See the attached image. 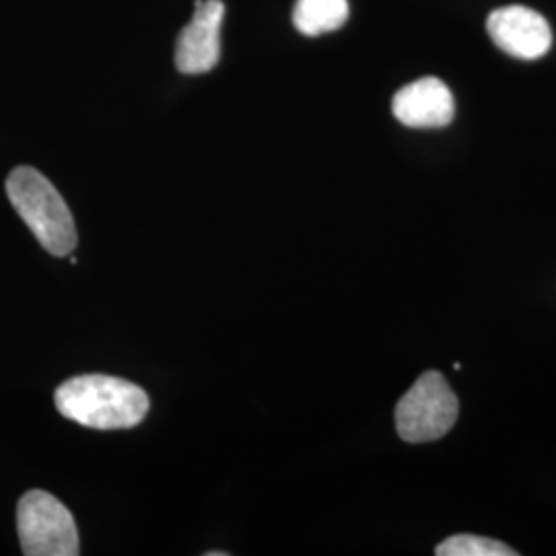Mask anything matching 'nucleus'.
Instances as JSON below:
<instances>
[{
    "label": "nucleus",
    "mask_w": 556,
    "mask_h": 556,
    "mask_svg": "<svg viewBox=\"0 0 556 556\" xmlns=\"http://www.w3.org/2000/svg\"><path fill=\"white\" fill-rule=\"evenodd\" d=\"M60 415L98 431L132 429L149 413L147 392L132 381L112 376L68 379L54 394Z\"/></svg>",
    "instance_id": "nucleus-1"
},
{
    "label": "nucleus",
    "mask_w": 556,
    "mask_h": 556,
    "mask_svg": "<svg viewBox=\"0 0 556 556\" xmlns=\"http://www.w3.org/2000/svg\"><path fill=\"white\" fill-rule=\"evenodd\" d=\"M7 197L46 252L62 258L77 248L73 213L52 181L38 169L15 167L7 178Z\"/></svg>",
    "instance_id": "nucleus-2"
},
{
    "label": "nucleus",
    "mask_w": 556,
    "mask_h": 556,
    "mask_svg": "<svg viewBox=\"0 0 556 556\" xmlns=\"http://www.w3.org/2000/svg\"><path fill=\"white\" fill-rule=\"evenodd\" d=\"M457 415L459 402L447 379L439 371H427L397 402V435L408 443L435 441L450 433Z\"/></svg>",
    "instance_id": "nucleus-3"
},
{
    "label": "nucleus",
    "mask_w": 556,
    "mask_h": 556,
    "mask_svg": "<svg viewBox=\"0 0 556 556\" xmlns=\"http://www.w3.org/2000/svg\"><path fill=\"white\" fill-rule=\"evenodd\" d=\"M17 532L23 555H79L75 517L64 503L46 491H29L20 498Z\"/></svg>",
    "instance_id": "nucleus-4"
},
{
    "label": "nucleus",
    "mask_w": 556,
    "mask_h": 556,
    "mask_svg": "<svg viewBox=\"0 0 556 556\" xmlns=\"http://www.w3.org/2000/svg\"><path fill=\"white\" fill-rule=\"evenodd\" d=\"M225 17L223 0H197L194 15L181 29L176 43V66L184 75H202L220 59V25Z\"/></svg>",
    "instance_id": "nucleus-5"
},
{
    "label": "nucleus",
    "mask_w": 556,
    "mask_h": 556,
    "mask_svg": "<svg viewBox=\"0 0 556 556\" xmlns=\"http://www.w3.org/2000/svg\"><path fill=\"white\" fill-rule=\"evenodd\" d=\"M486 31L498 48L521 60L544 56L553 46V29L548 21L528 7H503L489 15Z\"/></svg>",
    "instance_id": "nucleus-6"
},
{
    "label": "nucleus",
    "mask_w": 556,
    "mask_h": 556,
    "mask_svg": "<svg viewBox=\"0 0 556 556\" xmlns=\"http://www.w3.org/2000/svg\"><path fill=\"white\" fill-rule=\"evenodd\" d=\"M392 112L408 128H443L456 116V101L443 80L425 77L397 91Z\"/></svg>",
    "instance_id": "nucleus-7"
},
{
    "label": "nucleus",
    "mask_w": 556,
    "mask_h": 556,
    "mask_svg": "<svg viewBox=\"0 0 556 556\" xmlns=\"http://www.w3.org/2000/svg\"><path fill=\"white\" fill-rule=\"evenodd\" d=\"M349 20V0H298L293 23L303 36L337 31Z\"/></svg>",
    "instance_id": "nucleus-8"
},
{
    "label": "nucleus",
    "mask_w": 556,
    "mask_h": 556,
    "mask_svg": "<svg viewBox=\"0 0 556 556\" xmlns=\"http://www.w3.org/2000/svg\"><path fill=\"white\" fill-rule=\"evenodd\" d=\"M438 556H516L514 548L493 538L457 534L447 538L435 548Z\"/></svg>",
    "instance_id": "nucleus-9"
}]
</instances>
